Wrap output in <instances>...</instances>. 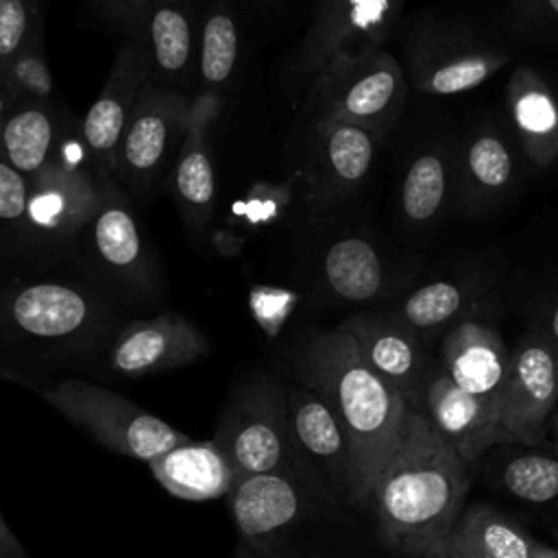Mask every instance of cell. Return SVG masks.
<instances>
[{"label": "cell", "instance_id": "obj_11", "mask_svg": "<svg viewBox=\"0 0 558 558\" xmlns=\"http://www.w3.org/2000/svg\"><path fill=\"white\" fill-rule=\"evenodd\" d=\"M408 0H312L310 20L281 68L290 98H303L310 83L336 57L381 48L405 17Z\"/></svg>", "mask_w": 558, "mask_h": 558}, {"label": "cell", "instance_id": "obj_46", "mask_svg": "<svg viewBox=\"0 0 558 558\" xmlns=\"http://www.w3.org/2000/svg\"><path fill=\"white\" fill-rule=\"evenodd\" d=\"M551 558H558V547H556V551H554V556Z\"/></svg>", "mask_w": 558, "mask_h": 558}, {"label": "cell", "instance_id": "obj_32", "mask_svg": "<svg viewBox=\"0 0 558 558\" xmlns=\"http://www.w3.org/2000/svg\"><path fill=\"white\" fill-rule=\"evenodd\" d=\"M495 486L547 521L558 512V449L506 445L493 466Z\"/></svg>", "mask_w": 558, "mask_h": 558}, {"label": "cell", "instance_id": "obj_12", "mask_svg": "<svg viewBox=\"0 0 558 558\" xmlns=\"http://www.w3.org/2000/svg\"><path fill=\"white\" fill-rule=\"evenodd\" d=\"M458 124L436 118L418 126L395 166L392 216L399 235L425 242L453 216Z\"/></svg>", "mask_w": 558, "mask_h": 558}, {"label": "cell", "instance_id": "obj_47", "mask_svg": "<svg viewBox=\"0 0 558 558\" xmlns=\"http://www.w3.org/2000/svg\"><path fill=\"white\" fill-rule=\"evenodd\" d=\"M556 449H558V445H556Z\"/></svg>", "mask_w": 558, "mask_h": 558}, {"label": "cell", "instance_id": "obj_39", "mask_svg": "<svg viewBox=\"0 0 558 558\" xmlns=\"http://www.w3.org/2000/svg\"><path fill=\"white\" fill-rule=\"evenodd\" d=\"M246 26H259L266 33H275L294 15L299 4L307 2L312 7V0H238Z\"/></svg>", "mask_w": 558, "mask_h": 558}, {"label": "cell", "instance_id": "obj_21", "mask_svg": "<svg viewBox=\"0 0 558 558\" xmlns=\"http://www.w3.org/2000/svg\"><path fill=\"white\" fill-rule=\"evenodd\" d=\"M558 403V355L532 327L510 347V368L499 408L504 445L541 447L545 423Z\"/></svg>", "mask_w": 558, "mask_h": 558}, {"label": "cell", "instance_id": "obj_17", "mask_svg": "<svg viewBox=\"0 0 558 558\" xmlns=\"http://www.w3.org/2000/svg\"><path fill=\"white\" fill-rule=\"evenodd\" d=\"M499 264L488 255H473L436 270L423 268L412 283L379 310L421 338L436 342L477 303L499 292Z\"/></svg>", "mask_w": 558, "mask_h": 558}, {"label": "cell", "instance_id": "obj_25", "mask_svg": "<svg viewBox=\"0 0 558 558\" xmlns=\"http://www.w3.org/2000/svg\"><path fill=\"white\" fill-rule=\"evenodd\" d=\"M201 0H150L140 31L146 83L196 96Z\"/></svg>", "mask_w": 558, "mask_h": 558}, {"label": "cell", "instance_id": "obj_38", "mask_svg": "<svg viewBox=\"0 0 558 558\" xmlns=\"http://www.w3.org/2000/svg\"><path fill=\"white\" fill-rule=\"evenodd\" d=\"M527 318V327L543 333L558 355V277H551L545 290L532 296Z\"/></svg>", "mask_w": 558, "mask_h": 558}, {"label": "cell", "instance_id": "obj_3", "mask_svg": "<svg viewBox=\"0 0 558 558\" xmlns=\"http://www.w3.org/2000/svg\"><path fill=\"white\" fill-rule=\"evenodd\" d=\"M281 353L288 377L320 395L342 423L366 512L371 488L399 440L405 401L362 360L353 338L338 325L301 327Z\"/></svg>", "mask_w": 558, "mask_h": 558}, {"label": "cell", "instance_id": "obj_5", "mask_svg": "<svg viewBox=\"0 0 558 558\" xmlns=\"http://www.w3.org/2000/svg\"><path fill=\"white\" fill-rule=\"evenodd\" d=\"M423 270L416 253L392 248L353 214L296 229L292 277L320 307H379Z\"/></svg>", "mask_w": 558, "mask_h": 558}, {"label": "cell", "instance_id": "obj_15", "mask_svg": "<svg viewBox=\"0 0 558 558\" xmlns=\"http://www.w3.org/2000/svg\"><path fill=\"white\" fill-rule=\"evenodd\" d=\"M39 395L109 451L146 464L190 438L126 397L81 377H61Z\"/></svg>", "mask_w": 558, "mask_h": 558}, {"label": "cell", "instance_id": "obj_6", "mask_svg": "<svg viewBox=\"0 0 558 558\" xmlns=\"http://www.w3.org/2000/svg\"><path fill=\"white\" fill-rule=\"evenodd\" d=\"M70 268L107 303L126 316L163 312L168 281L133 198L102 179L100 198L81 229Z\"/></svg>", "mask_w": 558, "mask_h": 558}, {"label": "cell", "instance_id": "obj_8", "mask_svg": "<svg viewBox=\"0 0 558 558\" xmlns=\"http://www.w3.org/2000/svg\"><path fill=\"white\" fill-rule=\"evenodd\" d=\"M386 140L342 120H301L294 192L299 220L320 222L353 214L368 187Z\"/></svg>", "mask_w": 558, "mask_h": 558}, {"label": "cell", "instance_id": "obj_4", "mask_svg": "<svg viewBox=\"0 0 558 558\" xmlns=\"http://www.w3.org/2000/svg\"><path fill=\"white\" fill-rule=\"evenodd\" d=\"M227 499L240 543L259 558H392L364 512L294 473L240 477Z\"/></svg>", "mask_w": 558, "mask_h": 558}, {"label": "cell", "instance_id": "obj_19", "mask_svg": "<svg viewBox=\"0 0 558 558\" xmlns=\"http://www.w3.org/2000/svg\"><path fill=\"white\" fill-rule=\"evenodd\" d=\"M209 353V338L187 316L157 312L129 318L109 340L92 373L146 377L190 366Z\"/></svg>", "mask_w": 558, "mask_h": 558}, {"label": "cell", "instance_id": "obj_44", "mask_svg": "<svg viewBox=\"0 0 558 558\" xmlns=\"http://www.w3.org/2000/svg\"><path fill=\"white\" fill-rule=\"evenodd\" d=\"M545 523H547V525H549V527H551V530L558 534V512H556V514H551V517H549Z\"/></svg>", "mask_w": 558, "mask_h": 558}, {"label": "cell", "instance_id": "obj_30", "mask_svg": "<svg viewBox=\"0 0 558 558\" xmlns=\"http://www.w3.org/2000/svg\"><path fill=\"white\" fill-rule=\"evenodd\" d=\"M445 541L469 558H551L556 551L486 501L466 504Z\"/></svg>", "mask_w": 558, "mask_h": 558}, {"label": "cell", "instance_id": "obj_45", "mask_svg": "<svg viewBox=\"0 0 558 558\" xmlns=\"http://www.w3.org/2000/svg\"><path fill=\"white\" fill-rule=\"evenodd\" d=\"M2 279H11V275H9V270L4 268V264L0 262V281H2Z\"/></svg>", "mask_w": 558, "mask_h": 558}, {"label": "cell", "instance_id": "obj_28", "mask_svg": "<svg viewBox=\"0 0 558 558\" xmlns=\"http://www.w3.org/2000/svg\"><path fill=\"white\" fill-rule=\"evenodd\" d=\"M78 135L81 120L61 100H13L0 122V157L24 177H35Z\"/></svg>", "mask_w": 558, "mask_h": 558}, {"label": "cell", "instance_id": "obj_9", "mask_svg": "<svg viewBox=\"0 0 558 558\" xmlns=\"http://www.w3.org/2000/svg\"><path fill=\"white\" fill-rule=\"evenodd\" d=\"M211 440L238 480L259 473L303 480L290 436L288 379L272 368H253L231 384Z\"/></svg>", "mask_w": 558, "mask_h": 558}, {"label": "cell", "instance_id": "obj_34", "mask_svg": "<svg viewBox=\"0 0 558 558\" xmlns=\"http://www.w3.org/2000/svg\"><path fill=\"white\" fill-rule=\"evenodd\" d=\"M0 74L13 100H61L46 59L44 35L35 37Z\"/></svg>", "mask_w": 558, "mask_h": 558}, {"label": "cell", "instance_id": "obj_40", "mask_svg": "<svg viewBox=\"0 0 558 558\" xmlns=\"http://www.w3.org/2000/svg\"><path fill=\"white\" fill-rule=\"evenodd\" d=\"M0 558H28L26 549L22 547L17 536L11 532L2 514H0Z\"/></svg>", "mask_w": 558, "mask_h": 558}, {"label": "cell", "instance_id": "obj_18", "mask_svg": "<svg viewBox=\"0 0 558 558\" xmlns=\"http://www.w3.org/2000/svg\"><path fill=\"white\" fill-rule=\"evenodd\" d=\"M288 421L303 480L338 506L364 512L355 460L342 423L320 395L290 377Z\"/></svg>", "mask_w": 558, "mask_h": 558}, {"label": "cell", "instance_id": "obj_2", "mask_svg": "<svg viewBox=\"0 0 558 558\" xmlns=\"http://www.w3.org/2000/svg\"><path fill=\"white\" fill-rule=\"evenodd\" d=\"M471 466L405 405L399 440L377 475L366 517L392 558H423L447 538L466 506Z\"/></svg>", "mask_w": 558, "mask_h": 558}, {"label": "cell", "instance_id": "obj_27", "mask_svg": "<svg viewBox=\"0 0 558 558\" xmlns=\"http://www.w3.org/2000/svg\"><path fill=\"white\" fill-rule=\"evenodd\" d=\"M412 408V405H410ZM427 423L473 469L493 447L504 445L499 412L462 390L436 362L416 408Z\"/></svg>", "mask_w": 558, "mask_h": 558}, {"label": "cell", "instance_id": "obj_35", "mask_svg": "<svg viewBox=\"0 0 558 558\" xmlns=\"http://www.w3.org/2000/svg\"><path fill=\"white\" fill-rule=\"evenodd\" d=\"M504 28L527 46H558V0H506Z\"/></svg>", "mask_w": 558, "mask_h": 558}, {"label": "cell", "instance_id": "obj_41", "mask_svg": "<svg viewBox=\"0 0 558 558\" xmlns=\"http://www.w3.org/2000/svg\"><path fill=\"white\" fill-rule=\"evenodd\" d=\"M423 558H469L464 556L460 549H456L451 543L447 541H440L438 545H434Z\"/></svg>", "mask_w": 558, "mask_h": 558}, {"label": "cell", "instance_id": "obj_13", "mask_svg": "<svg viewBox=\"0 0 558 558\" xmlns=\"http://www.w3.org/2000/svg\"><path fill=\"white\" fill-rule=\"evenodd\" d=\"M527 166L497 109L469 116L458 124L453 218L490 220L523 192Z\"/></svg>", "mask_w": 558, "mask_h": 558}, {"label": "cell", "instance_id": "obj_16", "mask_svg": "<svg viewBox=\"0 0 558 558\" xmlns=\"http://www.w3.org/2000/svg\"><path fill=\"white\" fill-rule=\"evenodd\" d=\"M194 98L144 85L116 153L113 181L135 205L153 203L163 190L185 137Z\"/></svg>", "mask_w": 558, "mask_h": 558}, {"label": "cell", "instance_id": "obj_10", "mask_svg": "<svg viewBox=\"0 0 558 558\" xmlns=\"http://www.w3.org/2000/svg\"><path fill=\"white\" fill-rule=\"evenodd\" d=\"M403 65L386 46L336 57L310 83L299 120H342L373 129L388 140L410 98Z\"/></svg>", "mask_w": 558, "mask_h": 558}, {"label": "cell", "instance_id": "obj_42", "mask_svg": "<svg viewBox=\"0 0 558 558\" xmlns=\"http://www.w3.org/2000/svg\"><path fill=\"white\" fill-rule=\"evenodd\" d=\"M11 102H13V96H11L7 83H4V78H2V74H0V122H2V118L7 116Z\"/></svg>", "mask_w": 558, "mask_h": 558}, {"label": "cell", "instance_id": "obj_23", "mask_svg": "<svg viewBox=\"0 0 558 558\" xmlns=\"http://www.w3.org/2000/svg\"><path fill=\"white\" fill-rule=\"evenodd\" d=\"M146 76L140 39H122L102 89L81 118V137L100 179H113L116 174V153Z\"/></svg>", "mask_w": 558, "mask_h": 558}, {"label": "cell", "instance_id": "obj_43", "mask_svg": "<svg viewBox=\"0 0 558 558\" xmlns=\"http://www.w3.org/2000/svg\"><path fill=\"white\" fill-rule=\"evenodd\" d=\"M235 558H259V556H255L246 545H242L240 541H238V547H235Z\"/></svg>", "mask_w": 558, "mask_h": 558}, {"label": "cell", "instance_id": "obj_7", "mask_svg": "<svg viewBox=\"0 0 558 558\" xmlns=\"http://www.w3.org/2000/svg\"><path fill=\"white\" fill-rule=\"evenodd\" d=\"M395 35L410 92L427 98L466 94L512 61L501 33L458 11H416L401 20Z\"/></svg>", "mask_w": 558, "mask_h": 558}, {"label": "cell", "instance_id": "obj_31", "mask_svg": "<svg viewBox=\"0 0 558 558\" xmlns=\"http://www.w3.org/2000/svg\"><path fill=\"white\" fill-rule=\"evenodd\" d=\"M155 480L174 497L207 501L229 495L238 475L214 440H192L172 447L148 462Z\"/></svg>", "mask_w": 558, "mask_h": 558}, {"label": "cell", "instance_id": "obj_20", "mask_svg": "<svg viewBox=\"0 0 558 558\" xmlns=\"http://www.w3.org/2000/svg\"><path fill=\"white\" fill-rule=\"evenodd\" d=\"M501 303V290L477 303L440 336L436 351L445 373L497 412L510 368V347L497 327Z\"/></svg>", "mask_w": 558, "mask_h": 558}, {"label": "cell", "instance_id": "obj_26", "mask_svg": "<svg viewBox=\"0 0 558 558\" xmlns=\"http://www.w3.org/2000/svg\"><path fill=\"white\" fill-rule=\"evenodd\" d=\"M504 118L532 174L558 166V89L536 65L521 61L504 87Z\"/></svg>", "mask_w": 558, "mask_h": 558}, {"label": "cell", "instance_id": "obj_22", "mask_svg": "<svg viewBox=\"0 0 558 558\" xmlns=\"http://www.w3.org/2000/svg\"><path fill=\"white\" fill-rule=\"evenodd\" d=\"M338 327L353 338L362 360L405 405L416 408L423 386L438 362L434 342L421 338L379 307L355 310Z\"/></svg>", "mask_w": 558, "mask_h": 558}, {"label": "cell", "instance_id": "obj_1", "mask_svg": "<svg viewBox=\"0 0 558 558\" xmlns=\"http://www.w3.org/2000/svg\"><path fill=\"white\" fill-rule=\"evenodd\" d=\"M74 270L0 281V379L39 392L59 373H92L129 320Z\"/></svg>", "mask_w": 558, "mask_h": 558}, {"label": "cell", "instance_id": "obj_14", "mask_svg": "<svg viewBox=\"0 0 558 558\" xmlns=\"http://www.w3.org/2000/svg\"><path fill=\"white\" fill-rule=\"evenodd\" d=\"M100 183L81 135L46 170L28 177L31 231L46 272L72 270V251L98 205Z\"/></svg>", "mask_w": 558, "mask_h": 558}, {"label": "cell", "instance_id": "obj_37", "mask_svg": "<svg viewBox=\"0 0 558 558\" xmlns=\"http://www.w3.org/2000/svg\"><path fill=\"white\" fill-rule=\"evenodd\" d=\"M98 17L122 39L140 37L150 0H87Z\"/></svg>", "mask_w": 558, "mask_h": 558}, {"label": "cell", "instance_id": "obj_36", "mask_svg": "<svg viewBox=\"0 0 558 558\" xmlns=\"http://www.w3.org/2000/svg\"><path fill=\"white\" fill-rule=\"evenodd\" d=\"M44 0H0V72L44 35Z\"/></svg>", "mask_w": 558, "mask_h": 558}, {"label": "cell", "instance_id": "obj_33", "mask_svg": "<svg viewBox=\"0 0 558 558\" xmlns=\"http://www.w3.org/2000/svg\"><path fill=\"white\" fill-rule=\"evenodd\" d=\"M0 262L11 277L46 272L28 218V177L0 157Z\"/></svg>", "mask_w": 558, "mask_h": 558}, {"label": "cell", "instance_id": "obj_24", "mask_svg": "<svg viewBox=\"0 0 558 558\" xmlns=\"http://www.w3.org/2000/svg\"><path fill=\"white\" fill-rule=\"evenodd\" d=\"M216 111V102L201 96L194 98L190 124L174 155L163 190L172 198L187 235L196 242L207 238L218 203L216 161L209 137L211 116Z\"/></svg>", "mask_w": 558, "mask_h": 558}, {"label": "cell", "instance_id": "obj_29", "mask_svg": "<svg viewBox=\"0 0 558 558\" xmlns=\"http://www.w3.org/2000/svg\"><path fill=\"white\" fill-rule=\"evenodd\" d=\"M244 26L238 0H201L196 96L216 105L229 96L242 65Z\"/></svg>", "mask_w": 558, "mask_h": 558}]
</instances>
